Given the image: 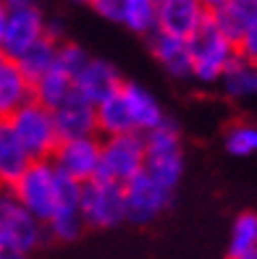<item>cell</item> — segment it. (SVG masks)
<instances>
[{
    "label": "cell",
    "instance_id": "17",
    "mask_svg": "<svg viewBox=\"0 0 257 259\" xmlns=\"http://www.w3.org/2000/svg\"><path fill=\"white\" fill-rule=\"evenodd\" d=\"M221 89L231 100H249L257 97V63L236 55L221 76Z\"/></svg>",
    "mask_w": 257,
    "mask_h": 259
},
{
    "label": "cell",
    "instance_id": "21",
    "mask_svg": "<svg viewBox=\"0 0 257 259\" xmlns=\"http://www.w3.org/2000/svg\"><path fill=\"white\" fill-rule=\"evenodd\" d=\"M95 113H97V134L100 136H116V134H131L134 131L121 92H113L111 97H105L102 102H97Z\"/></svg>",
    "mask_w": 257,
    "mask_h": 259
},
{
    "label": "cell",
    "instance_id": "37",
    "mask_svg": "<svg viewBox=\"0 0 257 259\" xmlns=\"http://www.w3.org/2000/svg\"><path fill=\"white\" fill-rule=\"evenodd\" d=\"M0 246H3V243H0Z\"/></svg>",
    "mask_w": 257,
    "mask_h": 259
},
{
    "label": "cell",
    "instance_id": "36",
    "mask_svg": "<svg viewBox=\"0 0 257 259\" xmlns=\"http://www.w3.org/2000/svg\"><path fill=\"white\" fill-rule=\"evenodd\" d=\"M77 3H89V0H77Z\"/></svg>",
    "mask_w": 257,
    "mask_h": 259
},
{
    "label": "cell",
    "instance_id": "16",
    "mask_svg": "<svg viewBox=\"0 0 257 259\" xmlns=\"http://www.w3.org/2000/svg\"><path fill=\"white\" fill-rule=\"evenodd\" d=\"M26 100H32V81L16 60L6 58L0 63V118L11 115Z\"/></svg>",
    "mask_w": 257,
    "mask_h": 259
},
{
    "label": "cell",
    "instance_id": "26",
    "mask_svg": "<svg viewBox=\"0 0 257 259\" xmlns=\"http://www.w3.org/2000/svg\"><path fill=\"white\" fill-rule=\"evenodd\" d=\"M84 231V220L82 212H55L50 215V220L45 223V233H48L53 241H77Z\"/></svg>",
    "mask_w": 257,
    "mask_h": 259
},
{
    "label": "cell",
    "instance_id": "35",
    "mask_svg": "<svg viewBox=\"0 0 257 259\" xmlns=\"http://www.w3.org/2000/svg\"><path fill=\"white\" fill-rule=\"evenodd\" d=\"M252 6H254V13H257V0H252Z\"/></svg>",
    "mask_w": 257,
    "mask_h": 259
},
{
    "label": "cell",
    "instance_id": "28",
    "mask_svg": "<svg viewBox=\"0 0 257 259\" xmlns=\"http://www.w3.org/2000/svg\"><path fill=\"white\" fill-rule=\"evenodd\" d=\"M236 55L257 63V16L252 21H247V26L241 29V34L236 37Z\"/></svg>",
    "mask_w": 257,
    "mask_h": 259
},
{
    "label": "cell",
    "instance_id": "9",
    "mask_svg": "<svg viewBox=\"0 0 257 259\" xmlns=\"http://www.w3.org/2000/svg\"><path fill=\"white\" fill-rule=\"evenodd\" d=\"M124 196H126V223L150 225L171 207L173 189L163 186L147 170H139L124 184Z\"/></svg>",
    "mask_w": 257,
    "mask_h": 259
},
{
    "label": "cell",
    "instance_id": "10",
    "mask_svg": "<svg viewBox=\"0 0 257 259\" xmlns=\"http://www.w3.org/2000/svg\"><path fill=\"white\" fill-rule=\"evenodd\" d=\"M50 160L60 173L84 184V181L97 176L100 136L95 134V136H79V139H60Z\"/></svg>",
    "mask_w": 257,
    "mask_h": 259
},
{
    "label": "cell",
    "instance_id": "8",
    "mask_svg": "<svg viewBox=\"0 0 257 259\" xmlns=\"http://www.w3.org/2000/svg\"><path fill=\"white\" fill-rule=\"evenodd\" d=\"M55 178H58V167L53 165L50 157L32 160L26 170L19 176V181L11 186L16 199L42 223H48L55 209Z\"/></svg>",
    "mask_w": 257,
    "mask_h": 259
},
{
    "label": "cell",
    "instance_id": "3",
    "mask_svg": "<svg viewBox=\"0 0 257 259\" xmlns=\"http://www.w3.org/2000/svg\"><path fill=\"white\" fill-rule=\"evenodd\" d=\"M189 48H192V76L200 84H218L226 66L236 58V45L213 24L210 13L197 32L189 37Z\"/></svg>",
    "mask_w": 257,
    "mask_h": 259
},
{
    "label": "cell",
    "instance_id": "11",
    "mask_svg": "<svg viewBox=\"0 0 257 259\" xmlns=\"http://www.w3.org/2000/svg\"><path fill=\"white\" fill-rule=\"evenodd\" d=\"M207 19L200 0H158V29L173 37H192Z\"/></svg>",
    "mask_w": 257,
    "mask_h": 259
},
{
    "label": "cell",
    "instance_id": "23",
    "mask_svg": "<svg viewBox=\"0 0 257 259\" xmlns=\"http://www.w3.org/2000/svg\"><path fill=\"white\" fill-rule=\"evenodd\" d=\"M55 53H58V42L45 34L34 45H29V48L19 58H13V60H16L19 68L29 76V81H34L45 71H50L55 66Z\"/></svg>",
    "mask_w": 257,
    "mask_h": 259
},
{
    "label": "cell",
    "instance_id": "14",
    "mask_svg": "<svg viewBox=\"0 0 257 259\" xmlns=\"http://www.w3.org/2000/svg\"><path fill=\"white\" fill-rule=\"evenodd\" d=\"M121 97H124V105L129 110V118H131V126L137 134H144L150 128H155L158 123L165 120V113H163V105L158 102V97L153 92H147V89L137 81H121L118 87Z\"/></svg>",
    "mask_w": 257,
    "mask_h": 259
},
{
    "label": "cell",
    "instance_id": "30",
    "mask_svg": "<svg viewBox=\"0 0 257 259\" xmlns=\"http://www.w3.org/2000/svg\"><path fill=\"white\" fill-rule=\"evenodd\" d=\"M200 3L205 6V11L210 13V11H215V8H221V6H226L229 0H200Z\"/></svg>",
    "mask_w": 257,
    "mask_h": 259
},
{
    "label": "cell",
    "instance_id": "22",
    "mask_svg": "<svg viewBox=\"0 0 257 259\" xmlns=\"http://www.w3.org/2000/svg\"><path fill=\"white\" fill-rule=\"evenodd\" d=\"M254 16H257V13H254L252 0H229L226 6L210 11V19H213V24H215L234 45H236V37L241 34V29H244L247 21H252Z\"/></svg>",
    "mask_w": 257,
    "mask_h": 259
},
{
    "label": "cell",
    "instance_id": "27",
    "mask_svg": "<svg viewBox=\"0 0 257 259\" xmlns=\"http://www.w3.org/2000/svg\"><path fill=\"white\" fill-rule=\"evenodd\" d=\"M89 55L82 45H77V42H68V39H63V42H58V53H55V68H60L63 73H68L71 79H77L79 76V71L89 63Z\"/></svg>",
    "mask_w": 257,
    "mask_h": 259
},
{
    "label": "cell",
    "instance_id": "29",
    "mask_svg": "<svg viewBox=\"0 0 257 259\" xmlns=\"http://www.w3.org/2000/svg\"><path fill=\"white\" fill-rule=\"evenodd\" d=\"M0 259H29V254L16 251V249H8V246H0Z\"/></svg>",
    "mask_w": 257,
    "mask_h": 259
},
{
    "label": "cell",
    "instance_id": "18",
    "mask_svg": "<svg viewBox=\"0 0 257 259\" xmlns=\"http://www.w3.org/2000/svg\"><path fill=\"white\" fill-rule=\"evenodd\" d=\"M116 24L131 34L150 37L158 29V0H118Z\"/></svg>",
    "mask_w": 257,
    "mask_h": 259
},
{
    "label": "cell",
    "instance_id": "1",
    "mask_svg": "<svg viewBox=\"0 0 257 259\" xmlns=\"http://www.w3.org/2000/svg\"><path fill=\"white\" fill-rule=\"evenodd\" d=\"M3 120L32 160L53 157L60 136H58V128H55V115L48 105H42L32 97V100H26L21 108L13 110L11 115H6Z\"/></svg>",
    "mask_w": 257,
    "mask_h": 259
},
{
    "label": "cell",
    "instance_id": "4",
    "mask_svg": "<svg viewBox=\"0 0 257 259\" xmlns=\"http://www.w3.org/2000/svg\"><path fill=\"white\" fill-rule=\"evenodd\" d=\"M79 212L82 220L89 228H116L126 223V196H124V184H116L108 178H89L82 184V196H79Z\"/></svg>",
    "mask_w": 257,
    "mask_h": 259
},
{
    "label": "cell",
    "instance_id": "5",
    "mask_svg": "<svg viewBox=\"0 0 257 259\" xmlns=\"http://www.w3.org/2000/svg\"><path fill=\"white\" fill-rule=\"evenodd\" d=\"M45 223L16 199L11 186H0V243L29 254L45 241Z\"/></svg>",
    "mask_w": 257,
    "mask_h": 259
},
{
    "label": "cell",
    "instance_id": "31",
    "mask_svg": "<svg viewBox=\"0 0 257 259\" xmlns=\"http://www.w3.org/2000/svg\"><path fill=\"white\" fill-rule=\"evenodd\" d=\"M3 32H6V6L0 3V42H3Z\"/></svg>",
    "mask_w": 257,
    "mask_h": 259
},
{
    "label": "cell",
    "instance_id": "19",
    "mask_svg": "<svg viewBox=\"0 0 257 259\" xmlns=\"http://www.w3.org/2000/svg\"><path fill=\"white\" fill-rule=\"evenodd\" d=\"M29 162H32V157L26 155V149L19 144V139L11 134L3 120L0 123V186H13L29 167Z\"/></svg>",
    "mask_w": 257,
    "mask_h": 259
},
{
    "label": "cell",
    "instance_id": "38",
    "mask_svg": "<svg viewBox=\"0 0 257 259\" xmlns=\"http://www.w3.org/2000/svg\"><path fill=\"white\" fill-rule=\"evenodd\" d=\"M0 3H3V0H0Z\"/></svg>",
    "mask_w": 257,
    "mask_h": 259
},
{
    "label": "cell",
    "instance_id": "6",
    "mask_svg": "<svg viewBox=\"0 0 257 259\" xmlns=\"http://www.w3.org/2000/svg\"><path fill=\"white\" fill-rule=\"evenodd\" d=\"M6 6V32L0 50L6 58H19L29 45H34L40 37H45V24L48 16L40 8L37 0H3Z\"/></svg>",
    "mask_w": 257,
    "mask_h": 259
},
{
    "label": "cell",
    "instance_id": "34",
    "mask_svg": "<svg viewBox=\"0 0 257 259\" xmlns=\"http://www.w3.org/2000/svg\"><path fill=\"white\" fill-rule=\"evenodd\" d=\"M3 60H6V53H3V50H0V63H3Z\"/></svg>",
    "mask_w": 257,
    "mask_h": 259
},
{
    "label": "cell",
    "instance_id": "13",
    "mask_svg": "<svg viewBox=\"0 0 257 259\" xmlns=\"http://www.w3.org/2000/svg\"><path fill=\"white\" fill-rule=\"evenodd\" d=\"M121 81H124V79H121L118 68L111 63V60H105V58H89V63L79 71L77 79H74V89H77L84 100L97 105L105 97H111L113 92H118Z\"/></svg>",
    "mask_w": 257,
    "mask_h": 259
},
{
    "label": "cell",
    "instance_id": "32",
    "mask_svg": "<svg viewBox=\"0 0 257 259\" xmlns=\"http://www.w3.org/2000/svg\"><path fill=\"white\" fill-rule=\"evenodd\" d=\"M108 3H118V0H89V6L97 8V6H108Z\"/></svg>",
    "mask_w": 257,
    "mask_h": 259
},
{
    "label": "cell",
    "instance_id": "15",
    "mask_svg": "<svg viewBox=\"0 0 257 259\" xmlns=\"http://www.w3.org/2000/svg\"><path fill=\"white\" fill-rule=\"evenodd\" d=\"M150 53L160 63V68L173 79H189L192 76V48L187 37L153 32L150 34Z\"/></svg>",
    "mask_w": 257,
    "mask_h": 259
},
{
    "label": "cell",
    "instance_id": "20",
    "mask_svg": "<svg viewBox=\"0 0 257 259\" xmlns=\"http://www.w3.org/2000/svg\"><path fill=\"white\" fill-rule=\"evenodd\" d=\"M71 95H74V79L55 66L32 81V97L42 105H48L50 110H55L58 105H63Z\"/></svg>",
    "mask_w": 257,
    "mask_h": 259
},
{
    "label": "cell",
    "instance_id": "2",
    "mask_svg": "<svg viewBox=\"0 0 257 259\" xmlns=\"http://www.w3.org/2000/svg\"><path fill=\"white\" fill-rule=\"evenodd\" d=\"M144 142V170L160 181L163 186L176 191L181 176H184V144L181 131L173 120L165 118L163 123L142 134Z\"/></svg>",
    "mask_w": 257,
    "mask_h": 259
},
{
    "label": "cell",
    "instance_id": "24",
    "mask_svg": "<svg viewBox=\"0 0 257 259\" xmlns=\"http://www.w3.org/2000/svg\"><path fill=\"white\" fill-rule=\"evenodd\" d=\"M257 251V212H241L231 225L229 259Z\"/></svg>",
    "mask_w": 257,
    "mask_h": 259
},
{
    "label": "cell",
    "instance_id": "33",
    "mask_svg": "<svg viewBox=\"0 0 257 259\" xmlns=\"http://www.w3.org/2000/svg\"><path fill=\"white\" fill-rule=\"evenodd\" d=\"M236 259H257V251H252V254H244V256H236Z\"/></svg>",
    "mask_w": 257,
    "mask_h": 259
},
{
    "label": "cell",
    "instance_id": "25",
    "mask_svg": "<svg viewBox=\"0 0 257 259\" xmlns=\"http://www.w3.org/2000/svg\"><path fill=\"white\" fill-rule=\"evenodd\" d=\"M226 152L234 157H252L257 155V123L239 120L226 131Z\"/></svg>",
    "mask_w": 257,
    "mask_h": 259
},
{
    "label": "cell",
    "instance_id": "12",
    "mask_svg": "<svg viewBox=\"0 0 257 259\" xmlns=\"http://www.w3.org/2000/svg\"><path fill=\"white\" fill-rule=\"evenodd\" d=\"M55 115V128L60 139H79V136H95L97 134V113H95V105L84 100L77 89L74 95L58 105L53 110Z\"/></svg>",
    "mask_w": 257,
    "mask_h": 259
},
{
    "label": "cell",
    "instance_id": "7",
    "mask_svg": "<svg viewBox=\"0 0 257 259\" xmlns=\"http://www.w3.org/2000/svg\"><path fill=\"white\" fill-rule=\"evenodd\" d=\"M139 170H144V142L142 134H116L100 139V165L97 178L126 184Z\"/></svg>",
    "mask_w": 257,
    "mask_h": 259
}]
</instances>
